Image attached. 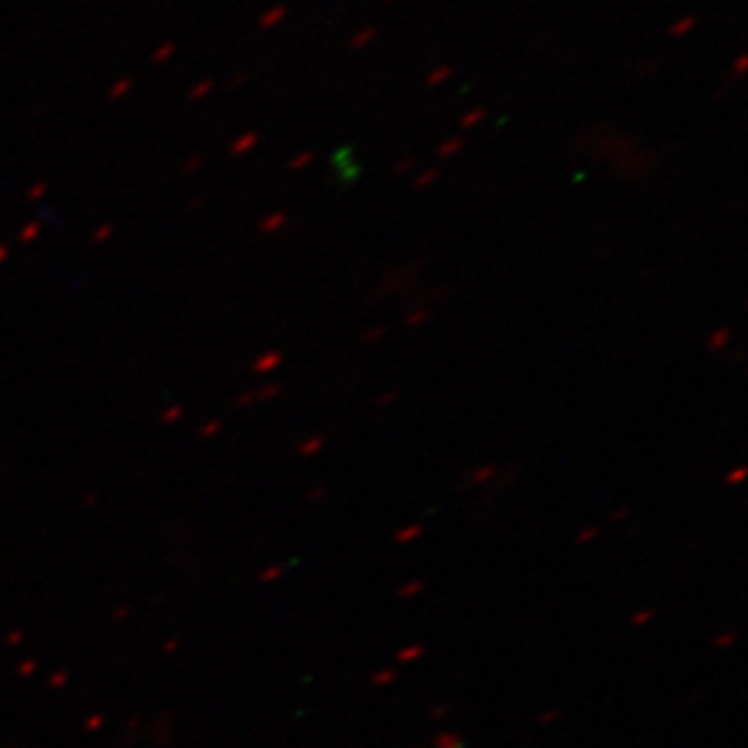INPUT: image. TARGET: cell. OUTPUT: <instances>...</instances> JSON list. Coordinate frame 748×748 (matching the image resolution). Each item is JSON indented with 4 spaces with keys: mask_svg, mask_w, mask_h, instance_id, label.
Here are the masks:
<instances>
[{
    "mask_svg": "<svg viewBox=\"0 0 748 748\" xmlns=\"http://www.w3.org/2000/svg\"><path fill=\"white\" fill-rule=\"evenodd\" d=\"M462 148H465V139L462 136H451V139H446L444 143H439V148H436V155L439 157H453L458 155Z\"/></svg>",
    "mask_w": 748,
    "mask_h": 748,
    "instance_id": "obj_6",
    "label": "cell"
},
{
    "mask_svg": "<svg viewBox=\"0 0 748 748\" xmlns=\"http://www.w3.org/2000/svg\"><path fill=\"white\" fill-rule=\"evenodd\" d=\"M322 449H324V436H310V439L300 441L296 446L300 455H315V453H320Z\"/></svg>",
    "mask_w": 748,
    "mask_h": 748,
    "instance_id": "obj_9",
    "label": "cell"
},
{
    "mask_svg": "<svg viewBox=\"0 0 748 748\" xmlns=\"http://www.w3.org/2000/svg\"><path fill=\"white\" fill-rule=\"evenodd\" d=\"M383 3H395V0H383Z\"/></svg>",
    "mask_w": 748,
    "mask_h": 748,
    "instance_id": "obj_37",
    "label": "cell"
},
{
    "mask_svg": "<svg viewBox=\"0 0 748 748\" xmlns=\"http://www.w3.org/2000/svg\"><path fill=\"white\" fill-rule=\"evenodd\" d=\"M421 654H424V649H421L419 644H412V647H407V649H400L395 659L400 663H410V661H415V659H419Z\"/></svg>",
    "mask_w": 748,
    "mask_h": 748,
    "instance_id": "obj_17",
    "label": "cell"
},
{
    "mask_svg": "<svg viewBox=\"0 0 748 748\" xmlns=\"http://www.w3.org/2000/svg\"><path fill=\"white\" fill-rule=\"evenodd\" d=\"M746 63H748V56L746 53H739V58H736V63H734V80H741V78H744Z\"/></svg>",
    "mask_w": 748,
    "mask_h": 748,
    "instance_id": "obj_22",
    "label": "cell"
},
{
    "mask_svg": "<svg viewBox=\"0 0 748 748\" xmlns=\"http://www.w3.org/2000/svg\"><path fill=\"white\" fill-rule=\"evenodd\" d=\"M731 344V329L729 327H717L715 332L707 337V349L710 351H722Z\"/></svg>",
    "mask_w": 748,
    "mask_h": 748,
    "instance_id": "obj_2",
    "label": "cell"
},
{
    "mask_svg": "<svg viewBox=\"0 0 748 748\" xmlns=\"http://www.w3.org/2000/svg\"><path fill=\"white\" fill-rule=\"evenodd\" d=\"M421 533H424V525H421V523H410V525H405V528L397 530L395 540H397V543H412V540H417Z\"/></svg>",
    "mask_w": 748,
    "mask_h": 748,
    "instance_id": "obj_11",
    "label": "cell"
},
{
    "mask_svg": "<svg viewBox=\"0 0 748 748\" xmlns=\"http://www.w3.org/2000/svg\"><path fill=\"white\" fill-rule=\"evenodd\" d=\"M313 160H315V153H313V150L296 153V155H293L291 160H288V170H291V172H303L305 167H308Z\"/></svg>",
    "mask_w": 748,
    "mask_h": 748,
    "instance_id": "obj_14",
    "label": "cell"
},
{
    "mask_svg": "<svg viewBox=\"0 0 748 748\" xmlns=\"http://www.w3.org/2000/svg\"><path fill=\"white\" fill-rule=\"evenodd\" d=\"M327 496V492H324V487H315V489L308 492V501H320Z\"/></svg>",
    "mask_w": 748,
    "mask_h": 748,
    "instance_id": "obj_31",
    "label": "cell"
},
{
    "mask_svg": "<svg viewBox=\"0 0 748 748\" xmlns=\"http://www.w3.org/2000/svg\"><path fill=\"white\" fill-rule=\"evenodd\" d=\"M209 90H211V82H209V80H204V82H201L199 87H196V90H194V95H191V97H194V100H199V97H204V95H206V92H209Z\"/></svg>",
    "mask_w": 748,
    "mask_h": 748,
    "instance_id": "obj_32",
    "label": "cell"
},
{
    "mask_svg": "<svg viewBox=\"0 0 748 748\" xmlns=\"http://www.w3.org/2000/svg\"><path fill=\"white\" fill-rule=\"evenodd\" d=\"M453 73H455V71H453V66H439V68H434V71H431L429 76H426V85H429V87H439L441 82L449 80Z\"/></svg>",
    "mask_w": 748,
    "mask_h": 748,
    "instance_id": "obj_12",
    "label": "cell"
},
{
    "mask_svg": "<svg viewBox=\"0 0 748 748\" xmlns=\"http://www.w3.org/2000/svg\"><path fill=\"white\" fill-rule=\"evenodd\" d=\"M279 574H281V567H277V569H272V572H269V574H267V577H269V582H272V579H274V577H279Z\"/></svg>",
    "mask_w": 748,
    "mask_h": 748,
    "instance_id": "obj_36",
    "label": "cell"
},
{
    "mask_svg": "<svg viewBox=\"0 0 748 748\" xmlns=\"http://www.w3.org/2000/svg\"><path fill=\"white\" fill-rule=\"evenodd\" d=\"M557 717H559L557 712H545V715L540 717V722H543V724H548V722H555Z\"/></svg>",
    "mask_w": 748,
    "mask_h": 748,
    "instance_id": "obj_33",
    "label": "cell"
},
{
    "mask_svg": "<svg viewBox=\"0 0 748 748\" xmlns=\"http://www.w3.org/2000/svg\"><path fill=\"white\" fill-rule=\"evenodd\" d=\"M625 516H627V509H620L613 514V521H620V519H625Z\"/></svg>",
    "mask_w": 748,
    "mask_h": 748,
    "instance_id": "obj_35",
    "label": "cell"
},
{
    "mask_svg": "<svg viewBox=\"0 0 748 748\" xmlns=\"http://www.w3.org/2000/svg\"><path fill=\"white\" fill-rule=\"evenodd\" d=\"M431 717H434V720H441V717H446V707H436V710H431Z\"/></svg>",
    "mask_w": 748,
    "mask_h": 748,
    "instance_id": "obj_34",
    "label": "cell"
},
{
    "mask_svg": "<svg viewBox=\"0 0 748 748\" xmlns=\"http://www.w3.org/2000/svg\"><path fill=\"white\" fill-rule=\"evenodd\" d=\"M734 637H736V634L734 632H724V634H720V639H717V647H722V649H724V647H729V644H734Z\"/></svg>",
    "mask_w": 748,
    "mask_h": 748,
    "instance_id": "obj_30",
    "label": "cell"
},
{
    "mask_svg": "<svg viewBox=\"0 0 748 748\" xmlns=\"http://www.w3.org/2000/svg\"><path fill=\"white\" fill-rule=\"evenodd\" d=\"M286 15H288L286 5H274L272 10H267V12L259 17V27H264V29L277 27L279 22H284V17H286Z\"/></svg>",
    "mask_w": 748,
    "mask_h": 748,
    "instance_id": "obj_4",
    "label": "cell"
},
{
    "mask_svg": "<svg viewBox=\"0 0 748 748\" xmlns=\"http://www.w3.org/2000/svg\"><path fill=\"white\" fill-rule=\"evenodd\" d=\"M397 397H400V392H397V390H390V392H385V395L378 397L376 402H378V407H388V405H392V402H395Z\"/></svg>",
    "mask_w": 748,
    "mask_h": 748,
    "instance_id": "obj_26",
    "label": "cell"
},
{
    "mask_svg": "<svg viewBox=\"0 0 748 748\" xmlns=\"http://www.w3.org/2000/svg\"><path fill=\"white\" fill-rule=\"evenodd\" d=\"M652 618H654V610H642V613H637L632 618V625H647Z\"/></svg>",
    "mask_w": 748,
    "mask_h": 748,
    "instance_id": "obj_29",
    "label": "cell"
},
{
    "mask_svg": "<svg viewBox=\"0 0 748 748\" xmlns=\"http://www.w3.org/2000/svg\"><path fill=\"white\" fill-rule=\"evenodd\" d=\"M697 24V17L695 15H683V17H678L676 22L668 27V37H686L688 32H693Z\"/></svg>",
    "mask_w": 748,
    "mask_h": 748,
    "instance_id": "obj_5",
    "label": "cell"
},
{
    "mask_svg": "<svg viewBox=\"0 0 748 748\" xmlns=\"http://www.w3.org/2000/svg\"><path fill=\"white\" fill-rule=\"evenodd\" d=\"M281 361H284V354H281V351H267V354H262V356H259L257 361H254L252 368H254L257 373H269V371H274L277 366H281Z\"/></svg>",
    "mask_w": 748,
    "mask_h": 748,
    "instance_id": "obj_3",
    "label": "cell"
},
{
    "mask_svg": "<svg viewBox=\"0 0 748 748\" xmlns=\"http://www.w3.org/2000/svg\"><path fill=\"white\" fill-rule=\"evenodd\" d=\"M257 141H259V136L254 134V131H250V134H243V136H240V139L233 143V155H243V153H250V150L254 148V146H257Z\"/></svg>",
    "mask_w": 748,
    "mask_h": 748,
    "instance_id": "obj_10",
    "label": "cell"
},
{
    "mask_svg": "<svg viewBox=\"0 0 748 748\" xmlns=\"http://www.w3.org/2000/svg\"><path fill=\"white\" fill-rule=\"evenodd\" d=\"M412 167H415V157H405V160L395 162V167H392V172H395V175H405V172H410Z\"/></svg>",
    "mask_w": 748,
    "mask_h": 748,
    "instance_id": "obj_23",
    "label": "cell"
},
{
    "mask_svg": "<svg viewBox=\"0 0 748 748\" xmlns=\"http://www.w3.org/2000/svg\"><path fill=\"white\" fill-rule=\"evenodd\" d=\"M485 116H487L485 107H477V110L465 112V114L460 116V129H472V126H477L480 121H485Z\"/></svg>",
    "mask_w": 748,
    "mask_h": 748,
    "instance_id": "obj_13",
    "label": "cell"
},
{
    "mask_svg": "<svg viewBox=\"0 0 748 748\" xmlns=\"http://www.w3.org/2000/svg\"><path fill=\"white\" fill-rule=\"evenodd\" d=\"M376 37H378L376 27H363V29H358L351 39H349V46H351V49H363V46H368V44H371Z\"/></svg>",
    "mask_w": 748,
    "mask_h": 748,
    "instance_id": "obj_7",
    "label": "cell"
},
{
    "mask_svg": "<svg viewBox=\"0 0 748 748\" xmlns=\"http://www.w3.org/2000/svg\"><path fill=\"white\" fill-rule=\"evenodd\" d=\"M436 180H439V170H424V172H419V175L415 177V189H426V186L434 184Z\"/></svg>",
    "mask_w": 748,
    "mask_h": 748,
    "instance_id": "obj_18",
    "label": "cell"
},
{
    "mask_svg": "<svg viewBox=\"0 0 748 748\" xmlns=\"http://www.w3.org/2000/svg\"><path fill=\"white\" fill-rule=\"evenodd\" d=\"M744 477H746V467H736L734 472H729V475H727V482H729V485H739Z\"/></svg>",
    "mask_w": 748,
    "mask_h": 748,
    "instance_id": "obj_27",
    "label": "cell"
},
{
    "mask_svg": "<svg viewBox=\"0 0 748 748\" xmlns=\"http://www.w3.org/2000/svg\"><path fill=\"white\" fill-rule=\"evenodd\" d=\"M434 748H462V739L455 734H441L434 741Z\"/></svg>",
    "mask_w": 748,
    "mask_h": 748,
    "instance_id": "obj_20",
    "label": "cell"
},
{
    "mask_svg": "<svg viewBox=\"0 0 748 748\" xmlns=\"http://www.w3.org/2000/svg\"><path fill=\"white\" fill-rule=\"evenodd\" d=\"M339 172H342L339 177H342L344 182H356L358 175H361V170H358V167H342Z\"/></svg>",
    "mask_w": 748,
    "mask_h": 748,
    "instance_id": "obj_25",
    "label": "cell"
},
{
    "mask_svg": "<svg viewBox=\"0 0 748 748\" xmlns=\"http://www.w3.org/2000/svg\"><path fill=\"white\" fill-rule=\"evenodd\" d=\"M286 223H288L286 211H274V214H269L264 220H259V230H262V233H277V230H281Z\"/></svg>",
    "mask_w": 748,
    "mask_h": 748,
    "instance_id": "obj_1",
    "label": "cell"
},
{
    "mask_svg": "<svg viewBox=\"0 0 748 748\" xmlns=\"http://www.w3.org/2000/svg\"><path fill=\"white\" fill-rule=\"evenodd\" d=\"M596 535H598V530L596 528H586V530H582V533H579L577 535V543H591V540L593 538H596Z\"/></svg>",
    "mask_w": 748,
    "mask_h": 748,
    "instance_id": "obj_28",
    "label": "cell"
},
{
    "mask_svg": "<svg viewBox=\"0 0 748 748\" xmlns=\"http://www.w3.org/2000/svg\"><path fill=\"white\" fill-rule=\"evenodd\" d=\"M279 392H281L279 385H264L259 392H254V397H259V400H272V397H277Z\"/></svg>",
    "mask_w": 748,
    "mask_h": 748,
    "instance_id": "obj_21",
    "label": "cell"
},
{
    "mask_svg": "<svg viewBox=\"0 0 748 748\" xmlns=\"http://www.w3.org/2000/svg\"><path fill=\"white\" fill-rule=\"evenodd\" d=\"M494 475H496V465H485V467H477V470L467 477V482H470V485H482V482H487Z\"/></svg>",
    "mask_w": 748,
    "mask_h": 748,
    "instance_id": "obj_16",
    "label": "cell"
},
{
    "mask_svg": "<svg viewBox=\"0 0 748 748\" xmlns=\"http://www.w3.org/2000/svg\"><path fill=\"white\" fill-rule=\"evenodd\" d=\"M392 681H395V673L392 671H381L373 676V683H376V686H388V683H392Z\"/></svg>",
    "mask_w": 748,
    "mask_h": 748,
    "instance_id": "obj_24",
    "label": "cell"
},
{
    "mask_svg": "<svg viewBox=\"0 0 748 748\" xmlns=\"http://www.w3.org/2000/svg\"><path fill=\"white\" fill-rule=\"evenodd\" d=\"M426 320H429V308L417 305V308H412L410 313L405 315V327L415 329V327H419V324H424Z\"/></svg>",
    "mask_w": 748,
    "mask_h": 748,
    "instance_id": "obj_8",
    "label": "cell"
},
{
    "mask_svg": "<svg viewBox=\"0 0 748 748\" xmlns=\"http://www.w3.org/2000/svg\"><path fill=\"white\" fill-rule=\"evenodd\" d=\"M421 591H424V584H421L419 579H412L410 584H405V586L397 591V596H400V598H415L417 593H421Z\"/></svg>",
    "mask_w": 748,
    "mask_h": 748,
    "instance_id": "obj_19",
    "label": "cell"
},
{
    "mask_svg": "<svg viewBox=\"0 0 748 748\" xmlns=\"http://www.w3.org/2000/svg\"><path fill=\"white\" fill-rule=\"evenodd\" d=\"M385 334H388L385 324H373V327H368L366 332H361V342L363 344H376V342H381Z\"/></svg>",
    "mask_w": 748,
    "mask_h": 748,
    "instance_id": "obj_15",
    "label": "cell"
}]
</instances>
